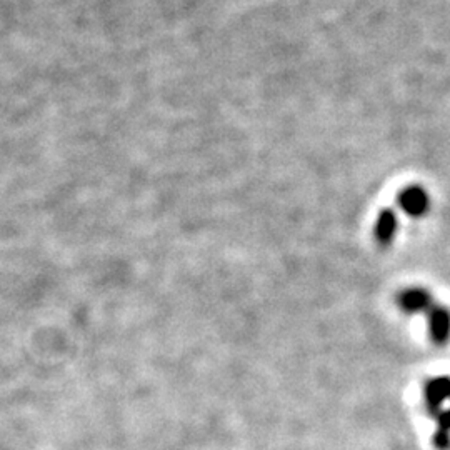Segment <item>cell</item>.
I'll use <instances>...</instances> for the list:
<instances>
[{
  "instance_id": "5b68a950",
  "label": "cell",
  "mask_w": 450,
  "mask_h": 450,
  "mask_svg": "<svg viewBox=\"0 0 450 450\" xmlns=\"http://www.w3.org/2000/svg\"><path fill=\"white\" fill-rule=\"evenodd\" d=\"M450 395V379L449 377H439L434 379L427 385V399L429 402L439 404L445 400Z\"/></svg>"
},
{
  "instance_id": "7a4b0ae2",
  "label": "cell",
  "mask_w": 450,
  "mask_h": 450,
  "mask_svg": "<svg viewBox=\"0 0 450 450\" xmlns=\"http://www.w3.org/2000/svg\"><path fill=\"white\" fill-rule=\"evenodd\" d=\"M429 334L434 342L445 344L450 337V310L432 305L427 310Z\"/></svg>"
},
{
  "instance_id": "277c9868",
  "label": "cell",
  "mask_w": 450,
  "mask_h": 450,
  "mask_svg": "<svg viewBox=\"0 0 450 450\" xmlns=\"http://www.w3.org/2000/svg\"><path fill=\"white\" fill-rule=\"evenodd\" d=\"M397 227H399V222H397V215H395V212L390 209L382 210L380 212L377 222H375V229H374L375 239L384 245L390 244V242L394 240L395 234H397Z\"/></svg>"
},
{
  "instance_id": "3957f363",
  "label": "cell",
  "mask_w": 450,
  "mask_h": 450,
  "mask_svg": "<svg viewBox=\"0 0 450 450\" xmlns=\"http://www.w3.org/2000/svg\"><path fill=\"white\" fill-rule=\"evenodd\" d=\"M399 304L407 314L427 312L432 307V297L424 289H409L400 294Z\"/></svg>"
},
{
  "instance_id": "6da1fadb",
  "label": "cell",
  "mask_w": 450,
  "mask_h": 450,
  "mask_svg": "<svg viewBox=\"0 0 450 450\" xmlns=\"http://www.w3.org/2000/svg\"><path fill=\"white\" fill-rule=\"evenodd\" d=\"M399 207L402 209L405 214L412 215V217H420L424 215L425 212L429 210L430 199L422 187L412 185L407 187V189L402 190L399 194Z\"/></svg>"
}]
</instances>
